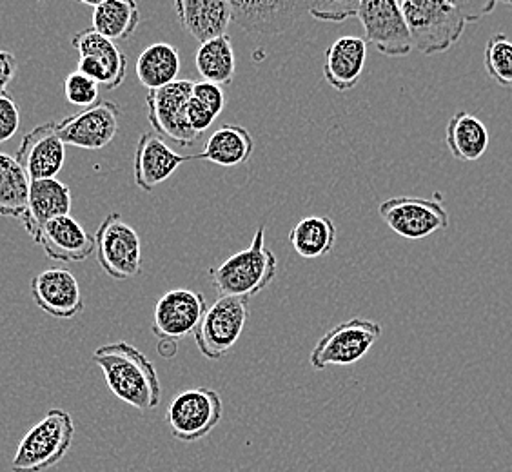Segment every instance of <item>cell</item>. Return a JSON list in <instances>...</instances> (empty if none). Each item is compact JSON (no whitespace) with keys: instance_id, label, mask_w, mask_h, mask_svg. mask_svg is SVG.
Returning <instances> with one entry per match:
<instances>
[{"instance_id":"cell-3","label":"cell","mask_w":512,"mask_h":472,"mask_svg":"<svg viewBox=\"0 0 512 472\" xmlns=\"http://www.w3.org/2000/svg\"><path fill=\"white\" fill-rule=\"evenodd\" d=\"M413 50L445 53L462 39L467 22L447 0H400Z\"/></svg>"},{"instance_id":"cell-8","label":"cell","mask_w":512,"mask_h":472,"mask_svg":"<svg viewBox=\"0 0 512 472\" xmlns=\"http://www.w3.org/2000/svg\"><path fill=\"white\" fill-rule=\"evenodd\" d=\"M100 267L113 280H129L142 273V242L119 213H109L95 233Z\"/></svg>"},{"instance_id":"cell-38","label":"cell","mask_w":512,"mask_h":472,"mask_svg":"<svg viewBox=\"0 0 512 472\" xmlns=\"http://www.w3.org/2000/svg\"><path fill=\"white\" fill-rule=\"evenodd\" d=\"M79 2H82L84 6H89V8H97V6H100V4L106 2V0H79Z\"/></svg>"},{"instance_id":"cell-30","label":"cell","mask_w":512,"mask_h":472,"mask_svg":"<svg viewBox=\"0 0 512 472\" xmlns=\"http://www.w3.org/2000/svg\"><path fill=\"white\" fill-rule=\"evenodd\" d=\"M483 64L489 79L502 88L512 89V40L505 33H494L487 40Z\"/></svg>"},{"instance_id":"cell-19","label":"cell","mask_w":512,"mask_h":472,"mask_svg":"<svg viewBox=\"0 0 512 472\" xmlns=\"http://www.w3.org/2000/svg\"><path fill=\"white\" fill-rule=\"evenodd\" d=\"M44 253L55 262H84L95 253V236L89 235L86 227L71 215L53 218L40 229L35 238Z\"/></svg>"},{"instance_id":"cell-34","label":"cell","mask_w":512,"mask_h":472,"mask_svg":"<svg viewBox=\"0 0 512 472\" xmlns=\"http://www.w3.org/2000/svg\"><path fill=\"white\" fill-rule=\"evenodd\" d=\"M193 97L198 102H202L209 111H213L217 117L226 108V95L222 91V86L213 84V82H207V80L195 82L193 84Z\"/></svg>"},{"instance_id":"cell-33","label":"cell","mask_w":512,"mask_h":472,"mask_svg":"<svg viewBox=\"0 0 512 472\" xmlns=\"http://www.w3.org/2000/svg\"><path fill=\"white\" fill-rule=\"evenodd\" d=\"M20 126V108L10 91L0 95V146L17 135Z\"/></svg>"},{"instance_id":"cell-11","label":"cell","mask_w":512,"mask_h":472,"mask_svg":"<svg viewBox=\"0 0 512 472\" xmlns=\"http://www.w3.org/2000/svg\"><path fill=\"white\" fill-rule=\"evenodd\" d=\"M358 20L364 28L365 42L375 44L382 55L398 59L413 51L400 0H364Z\"/></svg>"},{"instance_id":"cell-17","label":"cell","mask_w":512,"mask_h":472,"mask_svg":"<svg viewBox=\"0 0 512 472\" xmlns=\"http://www.w3.org/2000/svg\"><path fill=\"white\" fill-rule=\"evenodd\" d=\"M30 291L37 307L59 320L75 318L86 307L79 280L68 269H44L39 275L33 276Z\"/></svg>"},{"instance_id":"cell-31","label":"cell","mask_w":512,"mask_h":472,"mask_svg":"<svg viewBox=\"0 0 512 472\" xmlns=\"http://www.w3.org/2000/svg\"><path fill=\"white\" fill-rule=\"evenodd\" d=\"M364 0H309L307 13L322 22H345L358 17Z\"/></svg>"},{"instance_id":"cell-1","label":"cell","mask_w":512,"mask_h":472,"mask_svg":"<svg viewBox=\"0 0 512 472\" xmlns=\"http://www.w3.org/2000/svg\"><path fill=\"white\" fill-rule=\"evenodd\" d=\"M93 362L102 369L109 391L120 402L142 413L157 409L162 398L157 369L135 345L122 340L102 345L93 353Z\"/></svg>"},{"instance_id":"cell-32","label":"cell","mask_w":512,"mask_h":472,"mask_svg":"<svg viewBox=\"0 0 512 472\" xmlns=\"http://www.w3.org/2000/svg\"><path fill=\"white\" fill-rule=\"evenodd\" d=\"M64 97L71 106L91 108L99 102V84L84 73L73 71L64 80Z\"/></svg>"},{"instance_id":"cell-14","label":"cell","mask_w":512,"mask_h":472,"mask_svg":"<svg viewBox=\"0 0 512 472\" xmlns=\"http://www.w3.org/2000/svg\"><path fill=\"white\" fill-rule=\"evenodd\" d=\"M119 126V106L109 100H99L95 106L57 122V131L66 146L100 151L117 137Z\"/></svg>"},{"instance_id":"cell-22","label":"cell","mask_w":512,"mask_h":472,"mask_svg":"<svg viewBox=\"0 0 512 472\" xmlns=\"http://www.w3.org/2000/svg\"><path fill=\"white\" fill-rule=\"evenodd\" d=\"M367 62V42L362 37L345 35L325 50L324 77L336 91H351L362 79Z\"/></svg>"},{"instance_id":"cell-12","label":"cell","mask_w":512,"mask_h":472,"mask_svg":"<svg viewBox=\"0 0 512 472\" xmlns=\"http://www.w3.org/2000/svg\"><path fill=\"white\" fill-rule=\"evenodd\" d=\"M79 53L77 71L106 89H117L128 77V57L113 40L93 28L82 30L71 40Z\"/></svg>"},{"instance_id":"cell-37","label":"cell","mask_w":512,"mask_h":472,"mask_svg":"<svg viewBox=\"0 0 512 472\" xmlns=\"http://www.w3.org/2000/svg\"><path fill=\"white\" fill-rule=\"evenodd\" d=\"M19 69V60L11 51L0 50V95L10 88L11 80L15 79Z\"/></svg>"},{"instance_id":"cell-20","label":"cell","mask_w":512,"mask_h":472,"mask_svg":"<svg viewBox=\"0 0 512 472\" xmlns=\"http://www.w3.org/2000/svg\"><path fill=\"white\" fill-rule=\"evenodd\" d=\"M71 189L57 178L33 180L28 193V204L22 215V224L33 238L39 236L40 229L53 218L64 217L71 211Z\"/></svg>"},{"instance_id":"cell-5","label":"cell","mask_w":512,"mask_h":472,"mask_svg":"<svg viewBox=\"0 0 512 472\" xmlns=\"http://www.w3.org/2000/svg\"><path fill=\"white\" fill-rule=\"evenodd\" d=\"M222 414L220 394L207 387H195L173 396L166 411V425L178 442H198L213 433L222 422Z\"/></svg>"},{"instance_id":"cell-15","label":"cell","mask_w":512,"mask_h":472,"mask_svg":"<svg viewBox=\"0 0 512 472\" xmlns=\"http://www.w3.org/2000/svg\"><path fill=\"white\" fill-rule=\"evenodd\" d=\"M233 22L249 33L280 35L295 28L309 0H229Z\"/></svg>"},{"instance_id":"cell-26","label":"cell","mask_w":512,"mask_h":472,"mask_svg":"<svg viewBox=\"0 0 512 472\" xmlns=\"http://www.w3.org/2000/svg\"><path fill=\"white\" fill-rule=\"evenodd\" d=\"M195 66L200 77L207 82L218 86L231 84L237 73V57L231 39L222 35L217 39L200 42L195 53Z\"/></svg>"},{"instance_id":"cell-28","label":"cell","mask_w":512,"mask_h":472,"mask_svg":"<svg viewBox=\"0 0 512 472\" xmlns=\"http://www.w3.org/2000/svg\"><path fill=\"white\" fill-rule=\"evenodd\" d=\"M289 242L296 255L315 260L329 255L336 242L335 222L329 217H306L289 233Z\"/></svg>"},{"instance_id":"cell-35","label":"cell","mask_w":512,"mask_h":472,"mask_svg":"<svg viewBox=\"0 0 512 472\" xmlns=\"http://www.w3.org/2000/svg\"><path fill=\"white\" fill-rule=\"evenodd\" d=\"M447 2L462 13L467 24L489 17L498 4V0H447Z\"/></svg>"},{"instance_id":"cell-39","label":"cell","mask_w":512,"mask_h":472,"mask_svg":"<svg viewBox=\"0 0 512 472\" xmlns=\"http://www.w3.org/2000/svg\"><path fill=\"white\" fill-rule=\"evenodd\" d=\"M498 2H503V4H507V6H512V0H498Z\"/></svg>"},{"instance_id":"cell-24","label":"cell","mask_w":512,"mask_h":472,"mask_svg":"<svg viewBox=\"0 0 512 472\" xmlns=\"http://www.w3.org/2000/svg\"><path fill=\"white\" fill-rule=\"evenodd\" d=\"M255 151L251 133L237 124H227L207 138L202 157L220 168H238L246 164Z\"/></svg>"},{"instance_id":"cell-7","label":"cell","mask_w":512,"mask_h":472,"mask_svg":"<svg viewBox=\"0 0 512 472\" xmlns=\"http://www.w3.org/2000/svg\"><path fill=\"white\" fill-rule=\"evenodd\" d=\"M247 302L237 296H218L217 302L207 307L195 331L198 351L207 360H222L237 345L249 318Z\"/></svg>"},{"instance_id":"cell-25","label":"cell","mask_w":512,"mask_h":472,"mask_svg":"<svg viewBox=\"0 0 512 472\" xmlns=\"http://www.w3.org/2000/svg\"><path fill=\"white\" fill-rule=\"evenodd\" d=\"M182 68L180 51L168 42H155L140 53L137 59V79L144 88H164L178 79Z\"/></svg>"},{"instance_id":"cell-9","label":"cell","mask_w":512,"mask_h":472,"mask_svg":"<svg viewBox=\"0 0 512 472\" xmlns=\"http://www.w3.org/2000/svg\"><path fill=\"white\" fill-rule=\"evenodd\" d=\"M378 213L385 226L405 240H425L449 227V213L440 195L389 198L380 204Z\"/></svg>"},{"instance_id":"cell-36","label":"cell","mask_w":512,"mask_h":472,"mask_svg":"<svg viewBox=\"0 0 512 472\" xmlns=\"http://www.w3.org/2000/svg\"><path fill=\"white\" fill-rule=\"evenodd\" d=\"M186 115H188L189 126L193 128V131H197L198 135H202L206 129L213 126V122L217 120V115L213 111L198 102L195 97H191L188 102V109H186Z\"/></svg>"},{"instance_id":"cell-18","label":"cell","mask_w":512,"mask_h":472,"mask_svg":"<svg viewBox=\"0 0 512 472\" xmlns=\"http://www.w3.org/2000/svg\"><path fill=\"white\" fill-rule=\"evenodd\" d=\"M17 162L33 180L57 178L66 162V144L57 131V122H46L31 129L20 142Z\"/></svg>"},{"instance_id":"cell-10","label":"cell","mask_w":512,"mask_h":472,"mask_svg":"<svg viewBox=\"0 0 512 472\" xmlns=\"http://www.w3.org/2000/svg\"><path fill=\"white\" fill-rule=\"evenodd\" d=\"M193 80H175L164 88L151 89L146 97L148 120L160 137L178 146H193L200 135L189 126L188 102L193 97Z\"/></svg>"},{"instance_id":"cell-2","label":"cell","mask_w":512,"mask_h":472,"mask_svg":"<svg viewBox=\"0 0 512 472\" xmlns=\"http://www.w3.org/2000/svg\"><path fill=\"white\" fill-rule=\"evenodd\" d=\"M278 260L266 246V227H258L251 246L211 267L209 276L218 296H237L249 300L262 293L275 280Z\"/></svg>"},{"instance_id":"cell-27","label":"cell","mask_w":512,"mask_h":472,"mask_svg":"<svg viewBox=\"0 0 512 472\" xmlns=\"http://www.w3.org/2000/svg\"><path fill=\"white\" fill-rule=\"evenodd\" d=\"M138 24L140 8L135 0H106L91 15V28L113 42L129 39Z\"/></svg>"},{"instance_id":"cell-13","label":"cell","mask_w":512,"mask_h":472,"mask_svg":"<svg viewBox=\"0 0 512 472\" xmlns=\"http://www.w3.org/2000/svg\"><path fill=\"white\" fill-rule=\"evenodd\" d=\"M206 296L191 289H173L158 298L153 309V335L160 342H175L195 335L206 315Z\"/></svg>"},{"instance_id":"cell-6","label":"cell","mask_w":512,"mask_h":472,"mask_svg":"<svg viewBox=\"0 0 512 472\" xmlns=\"http://www.w3.org/2000/svg\"><path fill=\"white\" fill-rule=\"evenodd\" d=\"M382 336V325L373 320L353 318L327 331L309 356L316 371L331 365H353L364 360Z\"/></svg>"},{"instance_id":"cell-23","label":"cell","mask_w":512,"mask_h":472,"mask_svg":"<svg viewBox=\"0 0 512 472\" xmlns=\"http://www.w3.org/2000/svg\"><path fill=\"white\" fill-rule=\"evenodd\" d=\"M491 142L489 129L469 111H458L445 128V144L456 160L476 162L487 153Z\"/></svg>"},{"instance_id":"cell-16","label":"cell","mask_w":512,"mask_h":472,"mask_svg":"<svg viewBox=\"0 0 512 472\" xmlns=\"http://www.w3.org/2000/svg\"><path fill=\"white\" fill-rule=\"evenodd\" d=\"M195 160H204L202 153L188 155V157L178 155L155 131L142 133L135 149V164H133L135 184L142 191L151 193L155 191V187L166 182L182 164L195 162Z\"/></svg>"},{"instance_id":"cell-29","label":"cell","mask_w":512,"mask_h":472,"mask_svg":"<svg viewBox=\"0 0 512 472\" xmlns=\"http://www.w3.org/2000/svg\"><path fill=\"white\" fill-rule=\"evenodd\" d=\"M30 178L17 158L0 153V217L22 218L28 204Z\"/></svg>"},{"instance_id":"cell-4","label":"cell","mask_w":512,"mask_h":472,"mask_svg":"<svg viewBox=\"0 0 512 472\" xmlns=\"http://www.w3.org/2000/svg\"><path fill=\"white\" fill-rule=\"evenodd\" d=\"M75 438V423L68 411L51 409L20 440L11 460L13 472H44L62 462Z\"/></svg>"},{"instance_id":"cell-21","label":"cell","mask_w":512,"mask_h":472,"mask_svg":"<svg viewBox=\"0 0 512 472\" xmlns=\"http://www.w3.org/2000/svg\"><path fill=\"white\" fill-rule=\"evenodd\" d=\"M178 22L198 42L227 35L233 22L229 0H175Z\"/></svg>"}]
</instances>
